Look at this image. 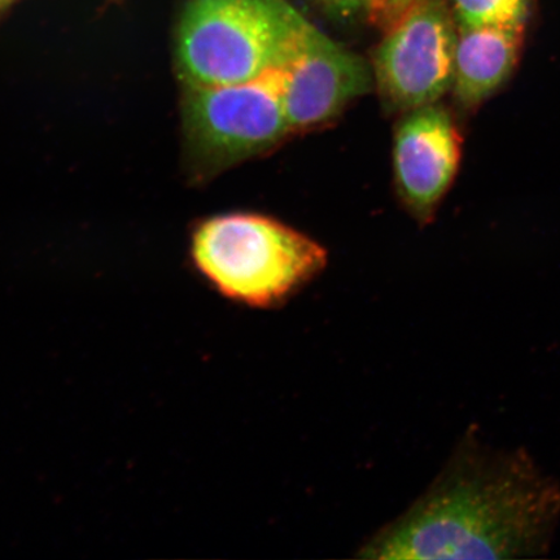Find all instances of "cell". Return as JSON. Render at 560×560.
I'll return each instance as SVG.
<instances>
[{"instance_id": "obj_1", "label": "cell", "mask_w": 560, "mask_h": 560, "mask_svg": "<svg viewBox=\"0 0 560 560\" xmlns=\"http://www.w3.org/2000/svg\"><path fill=\"white\" fill-rule=\"evenodd\" d=\"M559 524L560 481L524 447L468 433L430 489L357 557L538 558L549 555Z\"/></svg>"}, {"instance_id": "obj_2", "label": "cell", "mask_w": 560, "mask_h": 560, "mask_svg": "<svg viewBox=\"0 0 560 560\" xmlns=\"http://www.w3.org/2000/svg\"><path fill=\"white\" fill-rule=\"evenodd\" d=\"M311 24L285 0H190L175 58L185 86L234 85L283 67Z\"/></svg>"}, {"instance_id": "obj_3", "label": "cell", "mask_w": 560, "mask_h": 560, "mask_svg": "<svg viewBox=\"0 0 560 560\" xmlns=\"http://www.w3.org/2000/svg\"><path fill=\"white\" fill-rule=\"evenodd\" d=\"M192 257L222 295L255 307L283 303L327 264V252L311 237L244 213L202 222L192 237Z\"/></svg>"}, {"instance_id": "obj_4", "label": "cell", "mask_w": 560, "mask_h": 560, "mask_svg": "<svg viewBox=\"0 0 560 560\" xmlns=\"http://www.w3.org/2000/svg\"><path fill=\"white\" fill-rule=\"evenodd\" d=\"M280 68L234 85L186 86L182 118L188 158L199 174L261 155L292 135Z\"/></svg>"}, {"instance_id": "obj_5", "label": "cell", "mask_w": 560, "mask_h": 560, "mask_svg": "<svg viewBox=\"0 0 560 560\" xmlns=\"http://www.w3.org/2000/svg\"><path fill=\"white\" fill-rule=\"evenodd\" d=\"M385 32L374 60L384 104L406 114L438 103L453 88L458 37L444 3L425 0Z\"/></svg>"}, {"instance_id": "obj_6", "label": "cell", "mask_w": 560, "mask_h": 560, "mask_svg": "<svg viewBox=\"0 0 560 560\" xmlns=\"http://www.w3.org/2000/svg\"><path fill=\"white\" fill-rule=\"evenodd\" d=\"M282 69V96L292 132L334 120L365 95L374 74L365 60L349 52L311 24Z\"/></svg>"}, {"instance_id": "obj_7", "label": "cell", "mask_w": 560, "mask_h": 560, "mask_svg": "<svg viewBox=\"0 0 560 560\" xmlns=\"http://www.w3.org/2000/svg\"><path fill=\"white\" fill-rule=\"evenodd\" d=\"M394 161L406 206L425 219L458 170L459 139L447 110L435 103L406 112L396 129Z\"/></svg>"}, {"instance_id": "obj_8", "label": "cell", "mask_w": 560, "mask_h": 560, "mask_svg": "<svg viewBox=\"0 0 560 560\" xmlns=\"http://www.w3.org/2000/svg\"><path fill=\"white\" fill-rule=\"evenodd\" d=\"M522 33L500 25L459 26L452 89L464 107L485 102L505 83L516 65Z\"/></svg>"}, {"instance_id": "obj_9", "label": "cell", "mask_w": 560, "mask_h": 560, "mask_svg": "<svg viewBox=\"0 0 560 560\" xmlns=\"http://www.w3.org/2000/svg\"><path fill=\"white\" fill-rule=\"evenodd\" d=\"M460 27L500 25L523 30L529 0H453Z\"/></svg>"}, {"instance_id": "obj_10", "label": "cell", "mask_w": 560, "mask_h": 560, "mask_svg": "<svg viewBox=\"0 0 560 560\" xmlns=\"http://www.w3.org/2000/svg\"><path fill=\"white\" fill-rule=\"evenodd\" d=\"M423 2H425V0H385L381 15L377 16L374 24L388 31L389 27L398 23L406 13Z\"/></svg>"}, {"instance_id": "obj_11", "label": "cell", "mask_w": 560, "mask_h": 560, "mask_svg": "<svg viewBox=\"0 0 560 560\" xmlns=\"http://www.w3.org/2000/svg\"><path fill=\"white\" fill-rule=\"evenodd\" d=\"M328 9L340 15H352V13L362 9L363 5L369 4V0H320Z\"/></svg>"}, {"instance_id": "obj_12", "label": "cell", "mask_w": 560, "mask_h": 560, "mask_svg": "<svg viewBox=\"0 0 560 560\" xmlns=\"http://www.w3.org/2000/svg\"><path fill=\"white\" fill-rule=\"evenodd\" d=\"M384 4L385 0H369L368 11L370 20L373 21V23L377 16L381 15Z\"/></svg>"}, {"instance_id": "obj_13", "label": "cell", "mask_w": 560, "mask_h": 560, "mask_svg": "<svg viewBox=\"0 0 560 560\" xmlns=\"http://www.w3.org/2000/svg\"><path fill=\"white\" fill-rule=\"evenodd\" d=\"M13 2H15V0H0V11L4 10L5 7H9Z\"/></svg>"}]
</instances>
